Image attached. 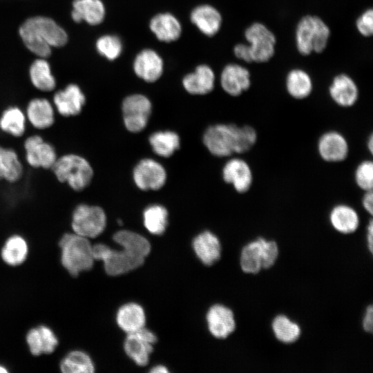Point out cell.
I'll list each match as a JSON object with an SVG mask.
<instances>
[{
  "label": "cell",
  "instance_id": "1",
  "mask_svg": "<svg viewBox=\"0 0 373 373\" xmlns=\"http://www.w3.org/2000/svg\"><path fill=\"white\" fill-rule=\"evenodd\" d=\"M19 37L32 55L47 59L52 48L65 46L68 40L66 30L55 19L35 15L26 19L18 29Z\"/></svg>",
  "mask_w": 373,
  "mask_h": 373
},
{
  "label": "cell",
  "instance_id": "2",
  "mask_svg": "<svg viewBox=\"0 0 373 373\" xmlns=\"http://www.w3.org/2000/svg\"><path fill=\"white\" fill-rule=\"evenodd\" d=\"M60 261L64 268L73 277L92 269L94 264L89 239L75 233H65L59 240Z\"/></svg>",
  "mask_w": 373,
  "mask_h": 373
},
{
  "label": "cell",
  "instance_id": "3",
  "mask_svg": "<svg viewBox=\"0 0 373 373\" xmlns=\"http://www.w3.org/2000/svg\"><path fill=\"white\" fill-rule=\"evenodd\" d=\"M50 169L59 182L66 184L76 191L86 189L94 174L90 162L85 157L69 152L58 156Z\"/></svg>",
  "mask_w": 373,
  "mask_h": 373
},
{
  "label": "cell",
  "instance_id": "4",
  "mask_svg": "<svg viewBox=\"0 0 373 373\" xmlns=\"http://www.w3.org/2000/svg\"><path fill=\"white\" fill-rule=\"evenodd\" d=\"M329 37V28L322 19L316 15H305L296 26V48L305 56L312 52L321 53L326 48Z\"/></svg>",
  "mask_w": 373,
  "mask_h": 373
},
{
  "label": "cell",
  "instance_id": "5",
  "mask_svg": "<svg viewBox=\"0 0 373 373\" xmlns=\"http://www.w3.org/2000/svg\"><path fill=\"white\" fill-rule=\"evenodd\" d=\"M122 247V250H115L102 243L92 247L94 260L103 261L105 271L110 276L126 274L144 263L145 258L128 248Z\"/></svg>",
  "mask_w": 373,
  "mask_h": 373
},
{
  "label": "cell",
  "instance_id": "6",
  "mask_svg": "<svg viewBox=\"0 0 373 373\" xmlns=\"http://www.w3.org/2000/svg\"><path fill=\"white\" fill-rule=\"evenodd\" d=\"M240 126L216 124L207 128L203 142L209 151L218 157L238 155Z\"/></svg>",
  "mask_w": 373,
  "mask_h": 373
},
{
  "label": "cell",
  "instance_id": "7",
  "mask_svg": "<svg viewBox=\"0 0 373 373\" xmlns=\"http://www.w3.org/2000/svg\"><path fill=\"white\" fill-rule=\"evenodd\" d=\"M106 225V216L100 207L79 204L72 212V231L83 237L88 239L97 237L104 231Z\"/></svg>",
  "mask_w": 373,
  "mask_h": 373
},
{
  "label": "cell",
  "instance_id": "8",
  "mask_svg": "<svg viewBox=\"0 0 373 373\" xmlns=\"http://www.w3.org/2000/svg\"><path fill=\"white\" fill-rule=\"evenodd\" d=\"M252 62L265 63L275 53L276 39L274 34L263 23L255 22L245 31Z\"/></svg>",
  "mask_w": 373,
  "mask_h": 373
},
{
  "label": "cell",
  "instance_id": "9",
  "mask_svg": "<svg viewBox=\"0 0 373 373\" xmlns=\"http://www.w3.org/2000/svg\"><path fill=\"white\" fill-rule=\"evenodd\" d=\"M316 151L322 161L329 164H338L348 158L350 146L343 133L329 129L319 135L316 142Z\"/></svg>",
  "mask_w": 373,
  "mask_h": 373
},
{
  "label": "cell",
  "instance_id": "10",
  "mask_svg": "<svg viewBox=\"0 0 373 373\" xmlns=\"http://www.w3.org/2000/svg\"><path fill=\"white\" fill-rule=\"evenodd\" d=\"M124 122L132 133L142 131L147 125L152 110L150 99L144 95L136 93L126 97L122 104Z\"/></svg>",
  "mask_w": 373,
  "mask_h": 373
},
{
  "label": "cell",
  "instance_id": "11",
  "mask_svg": "<svg viewBox=\"0 0 373 373\" xmlns=\"http://www.w3.org/2000/svg\"><path fill=\"white\" fill-rule=\"evenodd\" d=\"M23 147L26 162L34 169H50L58 157L52 144L38 134L28 136Z\"/></svg>",
  "mask_w": 373,
  "mask_h": 373
},
{
  "label": "cell",
  "instance_id": "12",
  "mask_svg": "<svg viewBox=\"0 0 373 373\" xmlns=\"http://www.w3.org/2000/svg\"><path fill=\"white\" fill-rule=\"evenodd\" d=\"M223 180L231 185L239 194L248 193L254 181V171L250 164L239 156H231L222 169Z\"/></svg>",
  "mask_w": 373,
  "mask_h": 373
},
{
  "label": "cell",
  "instance_id": "13",
  "mask_svg": "<svg viewBox=\"0 0 373 373\" xmlns=\"http://www.w3.org/2000/svg\"><path fill=\"white\" fill-rule=\"evenodd\" d=\"M86 97L81 87L76 83H69L52 95V104L62 117H75L81 113L86 104Z\"/></svg>",
  "mask_w": 373,
  "mask_h": 373
},
{
  "label": "cell",
  "instance_id": "14",
  "mask_svg": "<svg viewBox=\"0 0 373 373\" xmlns=\"http://www.w3.org/2000/svg\"><path fill=\"white\" fill-rule=\"evenodd\" d=\"M132 69L140 79L147 83H154L164 74V59L154 49L144 48L133 59Z\"/></svg>",
  "mask_w": 373,
  "mask_h": 373
},
{
  "label": "cell",
  "instance_id": "15",
  "mask_svg": "<svg viewBox=\"0 0 373 373\" xmlns=\"http://www.w3.org/2000/svg\"><path fill=\"white\" fill-rule=\"evenodd\" d=\"M156 341L155 334L144 327L127 334L124 345V351L137 365L144 366L149 363L153 345Z\"/></svg>",
  "mask_w": 373,
  "mask_h": 373
},
{
  "label": "cell",
  "instance_id": "16",
  "mask_svg": "<svg viewBox=\"0 0 373 373\" xmlns=\"http://www.w3.org/2000/svg\"><path fill=\"white\" fill-rule=\"evenodd\" d=\"M133 180L141 190H158L165 184L166 173L164 166L157 161L145 158L135 166L133 173Z\"/></svg>",
  "mask_w": 373,
  "mask_h": 373
},
{
  "label": "cell",
  "instance_id": "17",
  "mask_svg": "<svg viewBox=\"0 0 373 373\" xmlns=\"http://www.w3.org/2000/svg\"><path fill=\"white\" fill-rule=\"evenodd\" d=\"M220 83L227 94L238 97L251 87V75L245 67L237 64H229L222 70Z\"/></svg>",
  "mask_w": 373,
  "mask_h": 373
},
{
  "label": "cell",
  "instance_id": "18",
  "mask_svg": "<svg viewBox=\"0 0 373 373\" xmlns=\"http://www.w3.org/2000/svg\"><path fill=\"white\" fill-rule=\"evenodd\" d=\"M328 93L332 102L343 108L354 106L359 98V89L356 83L345 73L338 74L333 78Z\"/></svg>",
  "mask_w": 373,
  "mask_h": 373
},
{
  "label": "cell",
  "instance_id": "19",
  "mask_svg": "<svg viewBox=\"0 0 373 373\" xmlns=\"http://www.w3.org/2000/svg\"><path fill=\"white\" fill-rule=\"evenodd\" d=\"M149 28L157 41L165 44L178 40L183 31L180 21L169 12L154 15L149 21Z\"/></svg>",
  "mask_w": 373,
  "mask_h": 373
},
{
  "label": "cell",
  "instance_id": "20",
  "mask_svg": "<svg viewBox=\"0 0 373 373\" xmlns=\"http://www.w3.org/2000/svg\"><path fill=\"white\" fill-rule=\"evenodd\" d=\"M106 15V8L102 0H73L70 17L76 23H84L97 26L102 24Z\"/></svg>",
  "mask_w": 373,
  "mask_h": 373
},
{
  "label": "cell",
  "instance_id": "21",
  "mask_svg": "<svg viewBox=\"0 0 373 373\" xmlns=\"http://www.w3.org/2000/svg\"><path fill=\"white\" fill-rule=\"evenodd\" d=\"M25 114L30 125L37 130H47L55 123V108L46 97L31 98L26 104Z\"/></svg>",
  "mask_w": 373,
  "mask_h": 373
},
{
  "label": "cell",
  "instance_id": "22",
  "mask_svg": "<svg viewBox=\"0 0 373 373\" xmlns=\"http://www.w3.org/2000/svg\"><path fill=\"white\" fill-rule=\"evenodd\" d=\"M191 23L206 37H212L220 31L222 17L220 11L208 3L196 6L190 13Z\"/></svg>",
  "mask_w": 373,
  "mask_h": 373
},
{
  "label": "cell",
  "instance_id": "23",
  "mask_svg": "<svg viewBox=\"0 0 373 373\" xmlns=\"http://www.w3.org/2000/svg\"><path fill=\"white\" fill-rule=\"evenodd\" d=\"M216 75L211 66L206 64L197 65L193 71L186 74L182 80L184 90L191 95L209 94L215 87Z\"/></svg>",
  "mask_w": 373,
  "mask_h": 373
},
{
  "label": "cell",
  "instance_id": "24",
  "mask_svg": "<svg viewBox=\"0 0 373 373\" xmlns=\"http://www.w3.org/2000/svg\"><path fill=\"white\" fill-rule=\"evenodd\" d=\"M26 342L34 356L52 354L59 345V339L48 326L40 325L28 330Z\"/></svg>",
  "mask_w": 373,
  "mask_h": 373
},
{
  "label": "cell",
  "instance_id": "25",
  "mask_svg": "<svg viewBox=\"0 0 373 373\" xmlns=\"http://www.w3.org/2000/svg\"><path fill=\"white\" fill-rule=\"evenodd\" d=\"M208 327L217 338H225L236 329L233 312L227 307L216 304L210 307L207 314Z\"/></svg>",
  "mask_w": 373,
  "mask_h": 373
},
{
  "label": "cell",
  "instance_id": "26",
  "mask_svg": "<svg viewBox=\"0 0 373 373\" xmlns=\"http://www.w3.org/2000/svg\"><path fill=\"white\" fill-rule=\"evenodd\" d=\"M329 221L333 229L338 233L351 234L358 229L360 224V216L353 206L340 202L331 208L329 213Z\"/></svg>",
  "mask_w": 373,
  "mask_h": 373
},
{
  "label": "cell",
  "instance_id": "27",
  "mask_svg": "<svg viewBox=\"0 0 373 373\" xmlns=\"http://www.w3.org/2000/svg\"><path fill=\"white\" fill-rule=\"evenodd\" d=\"M32 86L38 91L50 93L57 88V82L47 59L36 57L28 68Z\"/></svg>",
  "mask_w": 373,
  "mask_h": 373
},
{
  "label": "cell",
  "instance_id": "28",
  "mask_svg": "<svg viewBox=\"0 0 373 373\" xmlns=\"http://www.w3.org/2000/svg\"><path fill=\"white\" fill-rule=\"evenodd\" d=\"M193 248L201 262L212 265L221 256V245L218 238L209 231L198 234L193 240Z\"/></svg>",
  "mask_w": 373,
  "mask_h": 373
},
{
  "label": "cell",
  "instance_id": "29",
  "mask_svg": "<svg viewBox=\"0 0 373 373\" xmlns=\"http://www.w3.org/2000/svg\"><path fill=\"white\" fill-rule=\"evenodd\" d=\"M24 167L17 152L0 144V180L15 183L23 177Z\"/></svg>",
  "mask_w": 373,
  "mask_h": 373
},
{
  "label": "cell",
  "instance_id": "30",
  "mask_svg": "<svg viewBox=\"0 0 373 373\" xmlns=\"http://www.w3.org/2000/svg\"><path fill=\"white\" fill-rule=\"evenodd\" d=\"M285 88L291 97L296 100H303L312 93L313 81L306 71L295 68L290 70L286 77Z\"/></svg>",
  "mask_w": 373,
  "mask_h": 373
},
{
  "label": "cell",
  "instance_id": "31",
  "mask_svg": "<svg viewBox=\"0 0 373 373\" xmlns=\"http://www.w3.org/2000/svg\"><path fill=\"white\" fill-rule=\"evenodd\" d=\"M27 119L25 112L18 106L6 108L0 115V130L13 137H22L26 131Z\"/></svg>",
  "mask_w": 373,
  "mask_h": 373
},
{
  "label": "cell",
  "instance_id": "32",
  "mask_svg": "<svg viewBox=\"0 0 373 373\" xmlns=\"http://www.w3.org/2000/svg\"><path fill=\"white\" fill-rule=\"evenodd\" d=\"M28 245L26 240L19 234L9 236L1 249L2 260L9 266L17 267L23 264L28 254Z\"/></svg>",
  "mask_w": 373,
  "mask_h": 373
},
{
  "label": "cell",
  "instance_id": "33",
  "mask_svg": "<svg viewBox=\"0 0 373 373\" xmlns=\"http://www.w3.org/2000/svg\"><path fill=\"white\" fill-rule=\"evenodd\" d=\"M116 320L118 326L129 334L144 327L146 316L143 308L140 305L129 303L119 309Z\"/></svg>",
  "mask_w": 373,
  "mask_h": 373
},
{
  "label": "cell",
  "instance_id": "34",
  "mask_svg": "<svg viewBox=\"0 0 373 373\" xmlns=\"http://www.w3.org/2000/svg\"><path fill=\"white\" fill-rule=\"evenodd\" d=\"M63 373H93L95 366L91 358L81 350H72L67 353L59 363Z\"/></svg>",
  "mask_w": 373,
  "mask_h": 373
},
{
  "label": "cell",
  "instance_id": "35",
  "mask_svg": "<svg viewBox=\"0 0 373 373\" xmlns=\"http://www.w3.org/2000/svg\"><path fill=\"white\" fill-rule=\"evenodd\" d=\"M262 254L260 237L249 242L242 249L240 264L246 274H258L262 269Z\"/></svg>",
  "mask_w": 373,
  "mask_h": 373
},
{
  "label": "cell",
  "instance_id": "36",
  "mask_svg": "<svg viewBox=\"0 0 373 373\" xmlns=\"http://www.w3.org/2000/svg\"><path fill=\"white\" fill-rule=\"evenodd\" d=\"M149 141L155 153L164 157L171 156L180 145L179 135L171 131L155 132Z\"/></svg>",
  "mask_w": 373,
  "mask_h": 373
},
{
  "label": "cell",
  "instance_id": "37",
  "mask_svg": "<svg viewBox=\"0 0 373 373\" xmlns=\"http://www.w3.org/2000/svg\"><path fill=\"white\" fill-rule=\"evenodd\" d=\"M144 225L152 234H162L168 224V211L160 204L147 207L143 212Z\"/></svg>",
  "mask_w": 373,
  "mask_h": 373
},
{
  "label": "cell",
  "instance_id": "38",
  "mask_svg": "<svg viewBox=\"0 0 373 373\" xmlns=\"http://www.w3.org/2000/svg\"><path fill=\"white\" fill-rule=\"evenodd\" d=\"M113 240L121 247H126L146 258L151 251V245L144 236L133 231L122 230L115 233Z\"/></svg>",
  "mask_w": 373,
  "mask_h": 373
},
{
  "label": "cell",
  "instance_id": "39",
  "mask_svg": "<svg viewBox=\"0 0 373 373\" xmlns=\"http://www.w3.org/2000/svg\"><path fill=\"white\" fill-rule=\"evenodd\" d=\"M271 327L277 340L286 344L296 342L301 334L300 326L285 315L276 316Z\"/></svg>",
  "mask_w": 373,
  "mask_h": 373
},
{
  "label": "cell",
  "instance_id": "40",
  "mask_svg": "<svg viewBox=\"0 0 373 373\" xmlns=\"http://www.w3.org/2000/svg\"><path fill=\"white\" fill-rule=\"evenodd\" d=\"M95 48L102 57L113 61L121 56L123 52V43L117 35L104 34L96 39Z\"/></svg>",
  "mask_w": 373,
  "mask_h": 373
},
{
  "label": "cell",
  "instance_id": "41",
  "mask_svg": "<svg viewBox=\"0 0 373 373\" xmlns=\"http://www.w3.org/2000/svg\"><path fill=\"white\" fill-rule=\"evenodd\" d=\"M355 185L364 191L373 190V162L365 159L358 162L353 173Z\"/></svg>",
  "mask_w": 373,
  "mask_h": 373
},
{
  "label": "cell",
  "instance_id": "42",
  "mask_svg": "<svg viewBox=\"0 0 373 373\" xmlns=\"http://www.w3.org/2000/svg\"><path fill=\"white\" fill-rule=\"evenodd\" d=\"M262 254V269H269L276 262L279 255V249L277 243L274 240H268L260 237Z\"/></svg>",
  "mask_w": 373,
  "mask_h": 373
},
{
  "label": "cell",
  "instance_id": "43",
  "mask_svg": "<svg viewBox=\"0 0 373 373\" xmlns=\"http://www.w3.org/2000/svg\"><path fill=\"white\" fill-rule=\"evenodd\" d=\"M356 26L359 33L363 37H369L373 33V10H366L356 19Z\"/></svg>",
  "mask_w": 373,
  "mask_h": 373
},
{
  "label": "cell",
  "instance_id": "44",
  "mask_svg": "<svg viewBox=\"0 0 373 373\" xmlns=\"http://www.w3.org/2000/svg\"><path fill=\"white\" fill-rule=\"evenodd\" d=\"M234 55L239 59L247 63H251L249 47L247 44H238L233 47Z\"/></svg>",
  "mask_w": 373,
  "mask_h": 373
},
{
  "label": "cell",
  "instance_id": "45",
  "mask_svg": "<svg viewBox=\"0 0 373 373\" xmlns=\"http://www.w3.org/2000/svg\"><path fill=\"white\" fill-rule=\"evenodd\" d=\"M361 202L363 210L370 216H372L373 190L363 192Z\"/></svg>",
  "mask_w": 373,
  "mask_h": 373
},
{
  "label": "cell",
  "instance_id": "46",
  "mask_svg": "<svg viewBox=\"0 0 373 373\" xmlns=\"http://www.w3.org/2000/svg\"><path fill=\"white\" fill-rule=\"evenodd\" d=\"M363 328L366 332H372L373 329V307L370 305L367 307L363 320Z\"/></svg>",
  "mask_w": 373,
  "mask_h": 373
},
{
  "label": "cell",
  "instance_id": "47",
  "mask_svg": "<svg viewBox=\"0 0 373 373\" xmlns=\"http://www.w3.org/2000/svg\"><path fill=\"white\" fill-rule=\"evenodd\" d=\"M367 242L368 249L370 253L373 251V220L372 218L370 219L368 224L367 226Z\"/></svg>",
  "mask_w": 373,
  "mask_h": 373
},
{
  "label": "cell",
  "instance_id": "48",
  "mask_svg": "<svg viewBox=\"0 0 373 373\" xmlns=\"http://www.w3.org/2000/svg\"><path fill=\"white\" fill-rule=\"evenodd\" d=\"M366 147L368 153L372 155L373 153V134L371 133L366 140Z\"/></svg>",
  "mask_w": 373,
  "mask_h": 373
},
{
  "label": "cell",
  "instance_id": "49",
  "mask_svg": "<svg viewBox=\"0 0 373 373\" xmlns=\"http://www.w3.org/2000/svg\"><path fill=\"white\" fill-rule=\"evenodd\" d=\"M150 372L152 373H166L169 372L168 369L163 365H159L153 367Z\"/></svg>",
  "mask_w": 373,
  "mask_h": 373
},
{
  "label": "cell",
  "instance_id": "50",
  "mask_svg": "<svg viewBox=\"0 0 373 373\" xmlns=\"http://www.w3.org/2000/svg\"><path fill=\"white\" fill-rule=\"evenodd\" d=\"M8 372V370L5 366L0 365V373H7Z\"/></svg>",
  "mask_w": 373,
  "mask_h": 373
}]
</instances>
